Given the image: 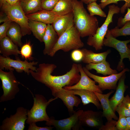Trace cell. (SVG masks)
Instances as JSON below:
<instances>
[{
    "mask_svg": "<svg viewBox=\"0 0 130 130\" xmlns=\"http://www.w3.org/2000/svg\"><path fill=\"white\" fill-rule=\"evenodd\" d=\"M57 67L54 64L42 63L39 65L36 71L30 70L33 78L49 88L53 96L63 87L77 84L81 77L76 64H73L71 69L66 74L60 76L53 75L52 74Z\"/></svg>",
    "mask_w": 130,
    "mask_h": 130,
    "instance_id": "6da1fadb",
    "label": "cell"
},
{
    "mask_svg": "<svg viewBox=\"0 0 130 130\" xmlns=\"http://www.w3.org/2000/svg\"><path fill=\"white\" fill-rule=\"evenodd\" d=\"M72 1L74 26L81 37L93 35L99 27L97 18L88 13L81 1Z\"/></svg>",
    "mask_w": 130,
    "mask_h": 130,
    "instance_id": "7a4b0ae2",
    "label": "cell"
},
{
    "mask_svg": "<svg viewBox=\"0 0 130 130\" xmlns=\"http://www.w3.org/2000/svg\"><path fill=\"white\" fill-rule=\"evenodd\" d=\"M81 37L80 33L74 25L70 27L58 37L49 56H53L60 50L67 52L83 47L84 44Z\"/></svg>",
    "mask_w": 130,
    "mask_h": 130,
    "instance_id": "3957f363",
    "label": "cell"
},
{
    "mask_svg": "<svg viewBox=\"0 0 130 130\" xmlns=\"http://www.w3.org/2000/svg\"><path fill=\"white\" fill-rule=\"evenodd\" d=\"M33 97V104L30 110H27V118L26 123L28 124L38 122L48 121L50 120L46 111V108L50 103L57 99L52 98L47 101L43 95L35 94Z\"/></svg>",
    "mask_w": 130,
    "mask_h": 130,
    "instance_id": "277c9868",
    "label": "cell"
},
{
    "mask_svg": "<svg viewBox=\"0 0 130 130\" xmlns=\"http://www.w3.org/2000/svg\"><path fill=\"white\" fill-rule=\"evenodd\" d=\"M2 7L9 19L20 26L22 36L30 34L31 32L29 25V19L23 11L20 1L13 5L5 3Z\"/></svg>",
    "mask_w": 130,
    "mask_h": 130,
    "instance_id": "5b68a950",
    "label": "cell"
},
{
    "mask_svg": "<svg viewBox=\"0 0 130 130\" xmlns=\"http://www.w3.org/2000/svg\"><path fill=\"white\" fill-rule=\"evenodd\" d=\"M108 7V14L105 21L101 26L98 28L96 33L89 36L87 39V44L93 47L96 51L102 49L104 46L103 40L108 30V27L113 22V16L115 14L120 12V8L114 4L109 6Z\"/></svg>",
    "mask_w": 130,
    "mask_h": 130,
    "instance_id": "8992f818",
    "label": "cell"
},
{
    "mask_svg": "<svg viewBox=\"0 0 130 130\" xmlns=\"http://www.w3.org/2000/svg\"><path fill=\"white\" fill-rule=\"evenodd\" d=\"M13 71L5 72L0 69V78L3 92L0 98V102L13 99L19 91V85L20 83L17 80Z\"/></svg>",
    "mask_w": 130,
    "mask_h": 130,
    "instance_id": "52a82bcc",
    "label": "cell"
},
{
    "mask_svg": "<svg viewBox=\"0 0 130 130\" xmlns=\"http://www.w3.org/2000/svg\"><path fill=\"white\" fill-rule=\"evenodd\" d=\"M15 59H14L9 57H5L0 55V69L13 71L15 70L18 73L24 72L28 75L30 74V70L34 71H36L37 68L34 66L38 64V62H29L26 60L22 61L18 56L15 57Z\"/></svg>",
    "mask_w": 130,
    "mask_h": 130,
    "instance_id": "ba28073f",
    "label": "cell"
},
{
    "mask_svg": "<svg viewBox=\"0 0 130 130\" xmlns=\"http://www.w3.org/2000/svg\"><path fill=\"white\" fill-rule=\"evenodd\" d=\"M105 37L106 38L103 40L104 46L114 48L120 54V59L117 69L118 71H122L125 67L123 60L130 56V49L127 46V44L130 42V39L125 41L118 40L112 35L110 30L108 29Z\"/></svg>",
    "mask_w": 130,
    "mask_h": 130,
    "instance_id": "9c48e42d",
    "label": "cell"
},
{
    "mask_svg": "<svg viewBox=\"0 0 130 130\" xmlns=\"http://www.w3.org/2000/svg\"><path fill=\"white\" fill-rule=\"evenodd\" d=\"M27 118V110L23 107H19L14 114L3 120L0 130H23Z\"/></svg>",
    "mask_w": 130,
    "mask_h": 130,
    "instance_id": "30bf717a",
    "label": "cell"
},
{
    "mask_svg": "<svg viewBox=\"0 0 130 130\" xmlns=\"http://www.w3.org/2000/svg\"><path fill=\"white\" fill-rule=\"evenodd\" d=\"M83 111L79 110L70 117L60 120H56L53 117H51L50 120L46 122V124L48 126H53L58 130H79L82 129V126L78 117Z\"/></svg>",
    "mask_w": 130,
    "mask_h": 130,
    "instance_id": "8fae6325",
    "label": "cell"
},
{
    "mask_svg": "<svg viewBox=\"0 0 130 130\" xmlns=\"http://www.w3.org/2000/svg\"><path fill=\"white\" fill-rule=\"evenodd\" d=\"M83 68L84 72L89 77L93 79L98 84L99 87L102 91L106 90H116L117 86V82L119 79L126 72L129 71V69L126 68L119 73L107 76L101 77L91 73L85 67H83Z\"/></svg>",
    "mask_w": 130,
    "mask_h": 130,
    "instance_id": "7c38bea8",
    "label": "cell"
},
{
    "mask_svg": "<svg viewBox=\"0 0 130 130\" xmlns=\"http://www.w3.org/2000/svg\"><path fill=\"white\" fill-rule=\"evenodd\" d=\"M103 112L88 110L83 111L78 120L82 126L99 130L103 125Z\"/></svg>",
    "mask_w": 130,
    "mask_h": 130,
    "instance_id": "4fadbf2b",
    "label": "cell"
},
{
    "mask_svg": "<svg viewBox=\"0 0 130 130\" xmlns=\"http://www.w3.org/2000/svg\"><path fill=\"white\" fill-rule=\"evenodd\" d=\"M78 66L81 76L77 84L73 85L65 86L63 88L68 90H85L102 93L103 91L98 85L96 84V82L91 79L84 72L82 65L80 64H78Z\"/></svg>",
    "mask_w": 130,
    "mask_h": 130,
    "instance_id": "5bb4252c",
    "label": "cell"
},
{
    "mask_svg": "<svg viewBox=\"0 0 130 130\" xmlns=\"http://www.w3.org/2000/svg\"><path fill=\"white\" fill-rule=\"evenodd\" d=\"M53 96L62 100L71 116L76 112L73 110V107H78L81 102L80 99L78 97L70 92L69 90L63 88L56 92Z\"/></svg>",
    "mask_w": 130,
    "mask_h": 130,
    "instance_id": "9a60e30c",
    "label": "cell"
},
{
    "mask_svg": "<svg viewBox=\"0 0 130 130\" xmlns=\"http://www.w3.org/2000/svg\"><path fill=\"white\" fill-rule=\"evenodd\" d=\"M52 24L59 37L68 29L74 25L72 12L65 15H56Z\"/></svg>",
    "mask_w": 130,
    "mask_h": 130,
    "instance_id": "2e32d148",
    "label": "cell"
},
{
    "mask_svg": "<svg viewBox=\"0 0 130 130\" xmlns=\"http://www.w3.org/2000/svg\"><path fill=\"white\" fill-rule=\"evenodd\" d=\"M114 92V91L112 90L105 94L94 92L100 103L103 110V117H105L107 121L113 119L117 120L118 119L115 113L111 109L109 103V97Z\"/></svg>",
    "mask_w": 130,
    "mask_h": 130,
    "instance_id": "e0dca14e",
    "label": "cell"
},
{
    "mask_svg": "<svg viewBox=\"0 0 130 130\" xmlns=\"http://www.w3.org/2000/svg\"><path fill=\"white\" fill-rule=\"evenodd\" d=\"M126 78L125 73L118 80L116 91L113 96L109 99V103L111 109L115 113L118 105L122 102L124 98V94L128 86L124 83Z\"/></svg>",
    "mask_w": 130,
    "mask_h": 130,
    "instance_id": "ac0fdd59",
    "label": "cell"
},
{
    "mask_svg": "<svg viewBox=\"0 0 130 130\" xmlns=\"http://www.w3.org/2000/svg\"><path fill=\"white\" fill-rule=\"evenodd\" d=\"M58 36L52 25L48 24L43 38L45 48L43 51L44 55L49 56L52 49L56 43Z\"/></svg>",
    "mask_w": 130,
    "mask_h": 130,
    "instance_id": "d6986e66",
    "label": "cell"
},
{
    "mask_svg": "<svg viewBox=\"0 0 130 130\" xmlns=\"http://www.w3.org/2000/svg\"><path fill=\"white\" fill-rule=\"evenodd\" d=\"M69 90L72 94L78 95L80 97L83 105L91 103L94 104L98 109H101L99 100L94 92L83 89H73Z\"/></svg>",
    "mask_w": 130,
    "mask_h": 130,
    "instance_id": "ffe728a7",
    "label": "cell"
},
{
    "mask_svg": "<svg viewBox=\"0 0 130 130\" xmlns=\"http://www.w3.org/2000/svg\"><path fill=\"white\" fill-rule=\"evenodd\" d=\"M81 50L83 54L82 61L87 64L96 63L106 61L107 56L111 52L110 49H109L104 52L97 53L86 48H83Z\"/></svg>",
    "mask_w": 130,
    "mask_h": 130,
    "instance_id": "44dd1931",
    "label": "cell"
},
{
    "mask_svg": "<svg viewBox=\"0 0 130 130\" xmlns=\"http://www.w3.org/2000/svg\"><path fill=\"white\" fill-rule=\"evenodd\" d=\"M18 46L6 36L0 40V53L5 57L12 55L18 56L20 51Z\"/></svg>",
    "mask_w": 130,
    "mask_h": 130,
    "instance_id": "7402d4cb",
    "label": "cell"
},
{
    "mask_svg": "<svg viewBox=\"0 0 130 130\" xmlns=\"http://www.w3.org/2000/svg\"><path fill=\"white\" fill-rule=\"evenodd\" d=\"M26 15L29 20L41 22L47 25L52 24L57 15L52 11L43 9Z\"/></svg>",
    "mask_w": 130,
    "mask_h": 130,
    "instance_id": "603a6c76",
    "label": "cell"
},
{
    "mask_svg": "<svg viewBox=\"0 0 130 130\" xmlns=\"http://www.w3.org/2000/svg\"><path fill=\"white\" fill-rule=\"evenodd\" d=\"M85 67L89 70H95L97 73L101 74L104 76L117 73V72L111 69L109 63L106 61L99 63L87 64Z\"/></svg>",
    "mask_w": 130,
    "mask_h": 130,
    "instance_id": "cb8c5ba5",
    "label": "cell"
},
{
    "mask_svg": "<svg viewBox=\"0 0 130 130\" xmlns=\"http://www.w3.org/2000/svg\"><path fill=\"white\" fill-rule=\"evenodd\" d=\"M29 25L31 32L35 38L40 42H43V38L46 31L47 25L29 20Z\"/></svg>",
    "mask_w": 130,
    "mask_h": 130,
    "instance_id": "d4e9b609",
    "label": "cell"
},
{
    "mask_svg": "<svg viewBox=\"0 0 130 130\" xmlns=\"http://www.w3.org/2000/svg\"><path fill=\"white\" fill-rule=\"evenodd\" d=\"M41 0H20L21 7L26 15L32 14L42 9Z\"/></svg>",
    "mask_w": 130,
    "mask_h": 130,
    "instance_id": "484cf974",
    "label": "cell"
},
{
    "mask_svg": "<svg viewBox=\"0 0 130 130\" xmlns=\"http://www.w3.org/2000/svg\"><path fill=\"white\" fill-rule=\"evenodd\" d=\"M12 22L6 33V36L18 46L21 47L22 43L21 41L22 36L20 26L16 23Z\"/></svg>",
    "mask_w": 130,
    "mask_h": 130,
    "instance_id": "4316f807",
    "label": "cell"
},
{
    "mask_svg": "<svg viewBox=\"0 0 130 130\" xmlns=\"http://www.w3.org/2000/svg\"><path fill=\"white\" fill-rule=\"evenodd\" d=\"M72 0H58L56 5L52 10L57 15H65L72 12Z\"/></svg>",
    "mask_w": 130,
    "mask_h": 130,
    "instance_id": "83f0119b",
    "label": "cell"
},
{
    "mask_svg": "<svg viewBox=\"0 0 130 130\" xmlns=\"http://www.w3.org/2000/svg\"><path fill=\"white\" fill-rule=\"evenodd\" d=\"M110 31L112 35L115 38L121 36L130 35V21H127L120 28L117 26Z\"/></svg>",
    "mask_w": 130,
    "mask_h": 130,
    "instance_id": "f1b7e54d",
    "label": "cell"
},
{
    "mask_svg": "<svg viewBox=\"0 0 130 130\" xmlns=\"http://www.w3.org/2000/svg\"><path fill=\"white\" fill-rule=\"evenodd\" d=\"M87 9L91 16L97 15L102 17H105L107 15L103 11L99 4L96 1H94L87 4Z\"/></svg>",
    "mask_w": 130,
    "mask_h": 130,
    "instance_id": "f546056e",
    "label": "cell"
},
{
    "mask_svg": "<svg viewBox=\"0 0 130 130\" xmlns=\"http://www.w3.org/2000/svg\"><path fill=\"white\" fill-rule=\"evenodd\" d=\"M121 0L124 1L125 2L120 8L121 13L123 14L127 8L130 7V0H101L100 1V3L99 5L103 9L109 4L112 3L117 4L118 1Z\"/></svg>",
    "mask_w": 130,
    "mask_h": 130,
    "instance_id": "4dcf8cb0",
    "label": "cell"
},
{
    "mask_svg": "<svg viewBox=\"0 0 130 130\" xmlns=\"http://www.w3.org/2000/svg\"><path fill=\"white\" fill-rule=\"evenodd\" d=\"M20 54L22 57L25 60H32L33 59V58L32 57V47L30 42H27L22 46Z\"/></svg>",
    "mask_w": 130,
    "mask_h": 130,
    "instance_id": "1f68e13d",
    "label": "cell"
},
{
    "mask_svg": "<svg viewBox=\"0 0 130 130\" xmlns=\"http://www.w3.org/2000/svg\"><path fill=\"white\" fill-rule=\"evenodd\" d=\"M58 0H41L42 9L52 11L55 7Z\"/></svg>",
    "mask_w": 130,
    "mask_h": 130,
    "instance_id": "d6a6232c",
    "label": "cell"
},
{
    "mask_svg": "<svg viewBox=\"0 0 130 130\" xmlns=\"http://www.w3.org/2000/svg\"><path fill=\"white\" fill-rule=\"evenodd\" d=\"M119 115L116 125L117 130H127V123L126 117L121 114Z\"/></svg>",
    "mask_w": 130,
    "mask_h": 130,
    "instance_id": "836d02e7",
    "label": "cell"
},
{
    "mask_svg": "<svg viewBox=\"0 0 130 130\" xmlns=\"http://www.w3.org/2000/svg\"><path fill=\"white\" fill-rule=\"evenodd\" d=\"M12 21L8 20L0 26V40L6 36V33Z\"/></svg>",
    "mask_w": 130,
    "mask_h": 130,
    "instance_id": "e575fe53",
    "label": "cell"
},
{
    "mask_svg": "<svg viewBox=\"0 0 130 130\" xmlns=\"http://www.w3.org/2000/svg\"><path fill=\"white\" fill-rule=\"evenodd\" d=\"M116 111L119 115H122L126 117H130V110L126 107L122 102L117 106Z\"/></svg>",
    "mask_w": 130,
    "mask_h": 130,
    "instance_id": "d590c367",
    "label": "cell"
},
{
    "mask_svg": "<svg viewBox=\"0 0 130 130\" xmlns=\"http://www.w3.org/2000/svg\"><path fill=\"white\" fill-rule=\"evenodd\" d=\"M72 59L74 61L78 62L82 61L83 54L81 49H75L72 51L71 54Z\"/></svg>",
    "mask_w": 130,
    "mask_h": 130,
    "instance_id": "8d00e7d4",
    "label": "cell"
},
{
    "mask_svg": "<svg viewBox=\"0 0 130 130\" xmlns=\"http://www.w3.org/2000/svg\"><path fill=\"white\" fill-rule=\"evenodd\" d=\"M117 121L113 119L107 121L105 125H103L99 130H117L116 127Z\"/></svg>",
    "mask_w": 130,
    "mask_h": 130,
    "instance_id": "74e56055",
    "label": "cell"
},
{
    "mask_svg": "<svg viewBox=\"0 0 130 130\" xmlns=\"http://www.w3.org/2000/svg\"><path fill=\"white\" fill-rule=\"evenodd\" d=\"M127 9V13L124 17H121L118 19L117 26L119 28L123 26L127 21H130V7Z\"/></svg>",
    "mask_w": 130,
    "mask_h": 130,
    "instance_id": "f35d334b",
    "label": "cell"
},
{
    "mask_svg": "<svg viewBox=\"0 0 130 130\" xmlns=\"http://www.w3.org/2000/svg\"><path fill=\"white\" fill-rule=\"evenodd\" d=\"M51 126L44 127H40L37 126L36 123H33L29 124L28 130H51L54 127Z\"/></svg>",
    "mask_w": 130,
    "mask_h": 130,
    "instance_id": "ab89813d",
    "label": "cell"
},
{
    "mask_svg": "<svg viewBox=\"0 0 130 130\" xmlns=\"http://www.w3.org/2000/svg\"><path fill=\"white\" fill-rule=\"evenodd\" d=\"M122 103L127 108L130 110V97L127 95L124 97Z\"/></svg>",
    "mask_w": 130,
    "mask_h": 130,
    "instance_id": "60d3db41",
    "label": "cell"
},
{
    "mask_svg": "<svg viewBox=\"0 0 130 130\" xmlns=\"http://www.w3.org/2000/svg\"><path fill=\"white\" fill-rule=\"evenodd\" d=\"M20 0H5V3L10 5H13L20 1Z\"/></svg>",
    "mask_w": 130,
    "mask_h": 130,
    "instance_id": "b9f144b4",
    "label": "cell"
},
{
    "mask_svg": "<svg viewBox=\"0 0 130 130\" xmlns=\"http://www.w3.org/2000/svg\"><path fill=\"white\" fill-rule=\"evenodd\" d=\"M9 19L6 15L5 16L3 15L2 14L0 15V23L2 22H5L8 20Z\"/></svg>",
    "mask_w": 130,
    "mask_h": 130,
    "instance_id": "7bdbcfd3",
    "label": "cell"
},
{
    "mask_svg": "<svg viewBox=\"0 0 130 130\" xmlns=\"http://www.w3.org/2000/svg\"><path fill=\"white\" fill-rule=\"evenodd\" d=\"M97 0H81L83 3L87 4L94 1H96Z\"/></svg>",
    "mask_w": 130,
    "mask_h": 130,
    "instance_id": "ee69618b",
    "label": "cell"
},
{
    "mask_svg": "<svg viewBox=\"0 0 130 130\" xmlns=\"http://www.w3.org/2000/svg\"><path fill=\"white\" fill-rule=\"evenodd\" d=\"M127 123V130H130V117H126Z\"/></svg>",
    "mask_w": 130,
    "mask_h": 130,
    "instance_id": "f6af8a7d",
    "label": "cell"
},
{
    "mask_svg": "<svg viewBox=\"0 0 130 130\" xmlns=\"http://www.w3.org/2000/svg\"><path fill=\"white\" fill-rule=\"evenodd\" d=\"M5 2V0H0V6L2 7Z\"/></svg>",
    "mask_w": 130,
    "mask_h": 130,
    "instance_id": "bcb514c9",
    "label": "cell"
},
{
    "mask_svg": "<svg viewBox=\"0 0 130 130\" xmlns=\"http://www.w3.org/2000/svg\"><path fill=\"white\" fill-rule=\"evenodd\" d=\"M127 46L130 49V45H127Z\"/></svg>",
    "mask_w": 130,
    "mask_h": 130,
    "instance_id": "7dc6e473",
    "label": "cell"
},
{
    "mask_svg": "<svg viewBox=\"0 0 130 130\" xmlns=\"http://www.w3.org/2000/svg\"><path fill=\"white\" fill-rule=\"evenodd\" d=\"M128 58L129 59V60L130 61V56Z\"/></svg>",
    "mask_w": 130,
    "mask_h": 130,
    "instance_id": "c3c4849f",
    "label": "cell"
}]
</instances>
